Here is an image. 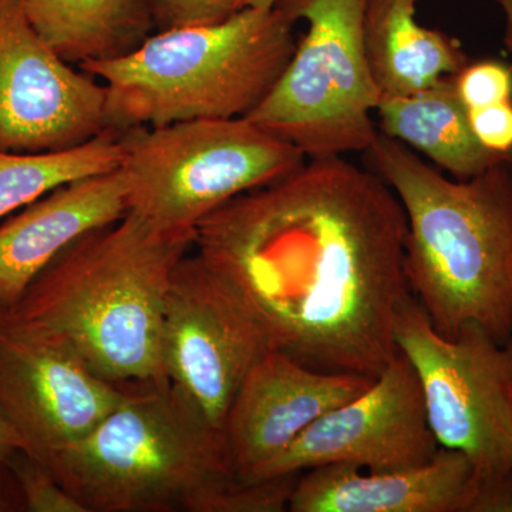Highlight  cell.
<instances>
[{
    "instance_id": "cell-29",
    "label": "cell",
    "mask_w": 512,
    "mask_h": 512,
    "mask_svg": "<svg viewBox=\"0 0 512 512\" xmlns=\"http://www.w3.org/2000/svg\"><path fill=\"white\" fill-rule=\"evenodd\" d=\"M2 308H3V306H2V305H0V309H2Z\"/></svg>"
},
{
    "instance_id": "cell-2",
    "label": "cell",
    "mask_w": 512,
    "mask_h": 512,
    "mask_svg": "<svg viewBox=\"0 0 512 512\" xmlns=\"http://www.w3.org/2000/svg\"><path fill=\"white\" fill-rule=\"evenodd\" d=\"M407 218L404 275L434 330L477 323L512 338V160L451 180L402 141L379 133L365 151Z\"/></svg>"
},
{
    "instance_id": "cell-9",
    "label": "cell",
    "mask_w": 512,
    "mask_h": 512,
    "mask_svg": "<svg viewBox=\"0 0 512 512\" xmlns=\"http://www.w3.org/2000/svg\"><path fill=\"white\" fill-rule=\"evenodd\" d=\"M271 350L258 320L211 266L185 255L165 299V376L221 433L245 377Z\"/></svg>"
},
{
    "instance_id": "cell-21",
    "label": "cell",
    "mask_w": 512,
    "mask_h": 512,
    "mask_svg": "<svg viewBox=\"0 0 512 512\" xmlns=\"http://www.w3.org/2000/svg\"><path fill=\"white\" fill-rule=\"evenodd\" d=\"M454 82L468 110L512 100V67L500 60L470 62L454 76Z\"/></svg>"
},
{
    "instance_id": "cell-15",
    "label": "cell",
    "mask_w": 512,
    "mask_h": 512,
    "mask_svg": "<svg viewBox=\"0 0 512 512\" xmlns=\"http://www.w3.org/2000/svg\"><path fill=\"white\" fill-rule=\"evenodd\" d=\"M120 168L64 184L0 225V305L10 308L64 248L127 214Z\"/></svg>"
},
{
    "instance_id": "cell-19",
    "label": "cell",
    "mask_w": 512,
    "mask_h": 512,
    "mask_svg": "<svg viewBox=\"0 0 512 512\" xmlns=\"http://www.w3.org/2000/svg\"><path fill=\"white\" fill-rule=\"evenodd\" d=\"M120 131L106 128L80 146L45 153L0 150V218L72 181L117 170Z\"/></svg>"
},
{
    "instance_id": "cell-4",
    "label": "cell",
    "mask_w": 512,
    "mask_h": 512,
    "mask_svg": "<svg viewBox=\"0 0 512 512\" xmlns=\"http://www.w3.org/2000/svg\"><path fill=\"white\" fill-rule=\"evenodd\" d=\"M86 512H238L224 434L170 380L124 386L89 434L45 464Z\"/></svg>"
},
{
    "instance_id": "cell-11",
    "label": "cell",
    "mask_w": 512,
    "mask_h": 512,
    "mask_svg": "<svg viewBox=\"0 0 512 512\" xmlns=\"http://www.w3.org/2000/svg\"><path fill=\"white\" fill-rule=\"evenodd\" d=\"M106 128L104 84L47 45L25 0H0V150H66Z\"/></svg>"
},
{
    "instance_id": "cell-6",
    "label": "cell",
    "mask_w": 512,
    "mask_h": 512,
    "mask_svg": "<svg viewBox=\"0 0 512 512\" xmlns=\"http://www.w3.org/2000/svg\"><path fill=\"white\" fill-rule=\"evenodd\" d=\"M128 211L157 227L195 231L225 202L299 170L305 154L247 117L120 131Z\"/></svg>"
},
{
    "instance_id": "cell-24",
    "label": "cell",
    "mask_w": 512,
    "mask_h": 512,
    "mask_svg": "<svg viewBox=\"0 0 512 512\" xmlns=\"http://www.w3.org/2000/svg\"><path fill=\"white\" fill-rule=\"evenodd\" d=\"M468 512H512V471L503 476L478 478Z\"/></svg>"
},
{
    "instance_id": "cell-12",
    "label": "cell",
    "mask_w": 512,
    "mask_h": 512,
    "mask_svg": "<svg viewBox=\"0 0 512 512\" xmlns=\"http://www.w3.org/2000/svg\"><path fill=\"white\" fill-rule=\"evenodd\" d=\"M439 448L419 377L399 352L366 392L323 414L279 456L258 468L251 481L301 474L326 464L403 470L427 463Z\"/></svg>"
},
{
    "instance_id": "cell-22",
    "label": "cell",
    "mask_w": 512,
    "mask_h": 512,
    "mask_svg": "<svg viewBox=\"0 0 512 512\" xmlns=\"http://www.w3.org/2000/svg\"><path fill=\"white\" fill-rule=\"evenodd\" d=\"M154 28L163 30L217 25L244 9V0H147Z\"/></svg>"
},
{
    "instance_id": "cell-25",
    "label": "cell",
    "mask_w": 512,
    "mask_h": 512,
    "mask_svg": "<svg viewBox=\"0 0 512 512\" xmlns=\"http://www.w3.org/2000/svg\"><path fill=\"white\" fill-rule=\"evenodd\" d=\"M25 511L19 485L5 461H0V512Z\"/></svg>"
},
{
    "instance_id": "cell-7",
    "label": "cell",
    "mask_w": 512,
    "mask_h": 512,
    "mask_svg": "<svg viewBox=\"0 0 512 512\" xmlns=\"http://www.w3.org/2000/svg\"><path fill=\"white\" fill-rule=\"evenodd\" d=\"M367 0H278L308 30L271 93L247 119L292 144L306 158L365 153L379 136L373 113L379 87L367 62Z\"/></svg>"
},
{
    "instance_id": "cell-27",
    "label": "cell",
    "mask_w": 512,
    "mask_h": 512,
    "mask_svg": "<svg viewBox=\"0 0 512 512\" xmlns=\"http://www.w3.org/2000/svg\"><path fill=\"white\" fill-rule=\"evenodd\" d=\"M505 16L504 45L512 53V0H494Z\"/></svg>"
},
{
    "instance_id": "cell-23",
    "label": "cell",
    "mask_w": 512,
    "mask_h": 512,
    "mask_svg": "<svg viewBox=\"0 0 512 512\" xmlns=\"http://www.w3.org/2000/svg\"><path fill=\"white\" fill-rule=\"evenodd\" d=\"M471 128L481 144L498 154H512V100L468 110Z\"/></svg>"
},
{
    "instance_id": "cell-17",
    "label": "cell",
    "mask_w": 512,
    "mask_h": 512,
    "mask_svg": "<svg viewBox=\"0 0 512 512\" xmlns=\"http://www.w3.org/2000/svg\"><path fill=\"white\" fill-rule=\"evenodd\" d=\"M376 113L384 136L420 151L456 180L512 160V154L494 153L478 141L454 76L417 93L382 96Z\"/></svg>"
},
{
    "instance_id": "cell-20",
    "label": "cell",
    "mask_w": 512,
    "mask_h": 512,
    "mask_svg": "<svg viewBox=\"0 0 512 512\" xmlns=\"http://www.w3.org/2000/svg\"><path fill=\"white\" fill-rule=\"evenodd\" d=\"M6 464L12 471L22 494L25 511L29 512H86L82 504L53 476L52 471L28 451H13Z\"/></svg>"
},
{
    "instance_id": "cell-10",
    "label": "cell",
    "mask_w": 512,
    "mask_h": 512,
    "mask_svg": "<svg viewBox=\"0 0 512 512\" xmlns=\"http://www.w3.org/2000/svg\"><path fill=\"white\" fill-rule=\"evenodd\" d=\"M62 336L0 309V414L46 464L123 399Z\"/></svg>"
},
{
    "instance_id": "cell-26",
    "label": "cell",
    "mask_w": 512,
    "mask_h": 512,
    "mask_svg": "<svg viewBox=\"0 0 512 512\" xmlns=\"http://www.w3.org/2000/svg\"><path fill=\"white\" fill-rule=\"evenodd\" d=\"M19 448L25 450V444L5 417L0 414V461H5L13 451Z\"/></svg>"
},
{
    "instance_id": "cell-5",
    "label": "cell",
    "mask_w": 512,
    "mask_h": 512,
    "mask_svg": "<svg viewBox=\"0 0 512 512\" xmlns=\"http://www.w3.org/2000/svg\"><path fill=\"white\" fill-rule=\"evenodd\" d=\"M295 22L244 8L217 25L163 30L117 59L80 64L106 87V127H161L245 117L295 55Z\"/></svg>"
},
{
    "instance_id": "cell-3",
    "label": "cell",
    "mask_w": 512,
    "mask_h": 512,
    "mask_svg": "<svg viewBox=\"0 0 512 512\" xmlns=\"http://www.w3.org/2000/svg\"><path fill=\"white\" fill-rule=\"evenodd\" d=\"M194 242L127 211L64 248L5 309L62 336L107 382H160L165 299Z\"/></svg>"
},
{
    "instance_id": "cell-13",
    "label": "cell",
    "mask_w": 512,
    "mask_h": 512,
    "mask_svg": "<svg viewBox=\"0 0 512 512\" xmlns=\"http://www.w3.org/2000/svg\"><path fill=\"white\" fill-rule=\"evenodd\" d=\"M373 382L366 376L320 372L271 350L245 377L222 429L235 476L251 481L258 468L323 414L366 392Z\"/></svg>"
},
{
    "instance_id": "cell-1",
    "label": "cell",
    "mask_w": 512,
    "mask_h": 512,
    "mask_svg": "<svg viewBox=\"0 0 512 512\" xmlns=\"http://www.w3.org/2000/svg\"><path fill=\"white\" fill-rule=\"evenodd\" d=\"M407 218L373 170L308 158L197 225L194 247L274 349L320 372L376 379L399 355Z\"/></svg>"
},
{
    "instance_id": "cell-14",
    "label": "cell",
    "mask_w": 512,
    "mask_h": 512,
    "mask_svg": "<svg viewBox=\"0 0 512 512\" xmlns=\"http://www.w3.org/2000/svg\"><path fill=\"white\" fill-rule=\"evenodd\" d=\"M478 476L466 454L440 447L420 466L367 471L326 464L299 474L292 512H468Z\"/></svg>"
},
{
    "instance_id": "cell-8",
    "label": "cell",
    "mask_w": 512,
    "mask_h": 512,
    "mask_svg": "<svg viewBox=\"0 0 512 512\" xmlns=\"http://www.w3.org/2000/svg\"><path fill=\"white\" fill-rule=\"evenodd\" d=\"M394 339L419 377L439 446L466 454L478 478L510 473L512 338L498 342L477 323L444 338L410 293L397 309Z\"/></svg>"
},
{
    "instance_id": "cell-28",
    "label": "cell",
    "mask_w": 512,
    "mask_h": 512,
    "mask_svg": "<svg viewBox=\"0 0 512 512\" xmlns=\"http://www.w3.org/2000/svg\"><path fill=\"white\" fill-rule=\"evenodd\" d=\"M278 0H244L245 8L272 9Z\"/></svg>"
},
{
    "instance_id": "cell-16",
    "label": "cell",
    "mask_w": 512,
    "mask_h": 512,
    "mask_svg": "<svg viewBox=\"0 0 512 512\" xmlns=\"http://www.w3.org/2000/svg\"><path fill=\"white\" fill-rule=\"evenodd\" d=\"M419 0H367L363 40L382 96H406L456 76L471 62L454 37L424 28Z\"/></svg>"
},
{
    "instance_id": "cell-18",
    "label": "cell",
    "mask_w": 512,
    "mask_h": 512,
    "mask_svg": "<svg viewBox=\"0 0 512 512\" xmlns=\"http://www.w3.org/2000/svg\"><path fill=\"white\" fill-rule=\"evenodd\" d=\"M32 25L69 64L126 56L154 28L147 0H25Z\"/></svg>"
}]
</instances>
